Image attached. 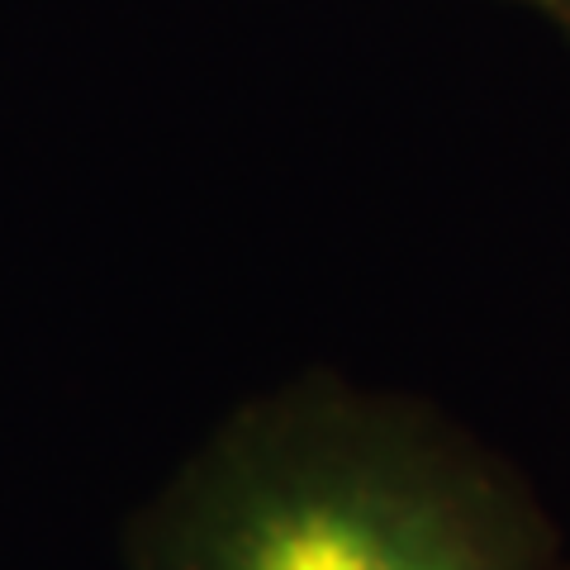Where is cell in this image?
<instances>
[{
	"label": "cell",
	"mask_w": 570,
	"mask_h": 570,
	"mask_svg": "<svg viewBox=\"0 0 570 570\" xmlns=\"http://www.w3.org/2000/svg\"><path fill=\"white\" fill-rule=\"evenodd\" d=\"M134 570H570L513 461L438 404L305 376L243 404L142 513Z\"/></svg>",
	"instance_id": "6da1fadb"
},
{
	"label": "cell",
	"mask_w": 570,
	"mask_h": 570,
	"mask_svg": "<svg viewBox=\"0 0 570 570\" xmlns=\"http://www.w3.org/2000/svg\"><path fill=\"white\" fill-rule=\"evenodd\" d=\"M509 6H523L532 14H542V20L570 43V0H509Z\"/></svg>",
	"instance_id": "7a4b0ae2"
}]
</instances>
